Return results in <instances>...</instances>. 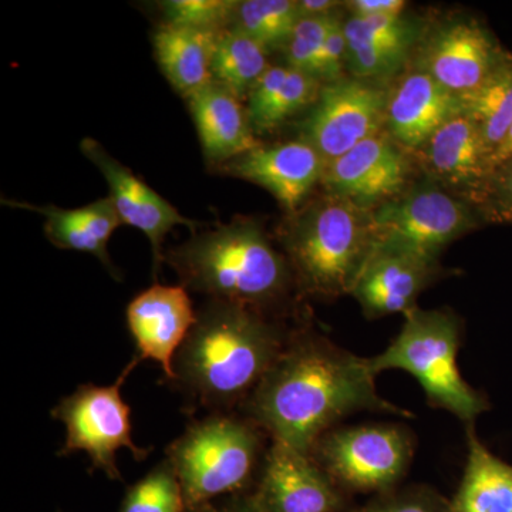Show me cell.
Returning <instances> with one entry per match:
<instances>
[{
    "mask_svg": "<svg viewBox=\"0 0 512 512\" xmlns=\"http://www.w3.org/2000/svg\"><path fill=\"white\" fill-rule=\"evenodd\" d=\"M326 163L318 151L296 140L275 146L255 147L228 163L221 173L265 188L289 214L301 210L313 187L322 181Z\"/></svg>",
    "mask_w": 512,
    "mask_h": 512,
    "instance_id": "obj_16",
    "label": "cell"
},
{
    "mask_svg": "<svg viewBox=\"0 0 512 512\" xmlns=\"http://www.w3.org/2000/svg\"><path fill=\"white\" fill-rule=\"evenodd\" d=\"M268 313L210 301L175 355L173 383L215 413L242 406L291 339Z\"/></svg>",
    "mask_w": 512,
    "mask_h": 512,
    "instance_id": "obj_2",
    "label": "cell"
},
{
    "mask_svg": "<svg viewBox=\"0 0 512 512\" xmlns=\"http://www.w3.org/2000/svg\"><path fill=\"white\" fill-rule=\"evenodd\" d=\"M339 23L338 13L299 19L284 47L286 66L315 77L320 50Z\"/></svg>",
    "mask_w": 512,
    "mask_h": 512,
    "instance_id": "obj_31",
    "label": "cell"
},
{
    "mask_svg": "<svg viewBox=\"0 0 512 512\" xmlns=\"http://www.w3.org/2000/svg\"><path fill=\"white\" fill-rule=\"evenodd\" d=\"M461 114L460 97L414 67L387 96V134L402 148L417 151L446 121Z\"/></svg>",
    "mask_w": 512,
    "mask_h": 512,
    "instance_id": "obj_18",
    "label": "cell"
},
{
    "mask_svg": "<svg viewBox=\"0 0 512 512\" xmlns=\"http://www.w3.org/2000/svg\"><path fill=\"white\" fill-rule=\"evenodd\" d=\"M356 16H403V0H355L349 3Z\"/></svg>",
    "mask_w": 512,
    "mask_h": 512,
    "instance_id": "obj_35",
    "label": "cell"
},
{
    "mask_svg": "<svg viewBox=\"0 0 512 512\" xmlns=\"http://www.w3.org/2000/svg\"><path fill=\"white\" fill-rule=\"evenodd\" d=\"M510 55L473 19L453 20L434 30L421 46L417 69L457 97L483 86Z\"/></svg>",
    "mask_w": 512,
    "mask_h": 512,
    "instance_id": "obj_12",
    "label": "cell"
},
{
    "mask_svg": "<svg viewBox=\"0 0 512 512\" xmlns=\"http://www.w3.org/2000/svg\"><path fill=\"white\" fill-rule=\"evenodd\" d=\"M416 441L399 423L335 427L313 447L315 458L346 494L377 495L402 485Z\"/></svg>",
    "mask_w": 512,
    "mask_h": 512,
    "instance_id": "obj_7",
    "label": "cell"
},
{
    "mask_svg": "<svg viewBox=\"0 0 512 512\" xmlns=\"http://www.w3.org/2000/svg\"><path fill=\"white\" fill-rule=\"evenodd\" d=\"M119 512H188L183 487L167 458L127 488Z\"/></svg>",
    "mask_w": 512,
    "mask_h": 512,
    "instance_id": "obj_28",
    "label": "cell"
},
{
    "mask_svg": "<svg viewBox=\"0 0 512 512\" xmlns=\"http://www.w3.org/2000/svg\"><path fill=\"white\" fill-rule=\"evenodd\" d=\"M158 5L167 25L222 32L231 25L238 2L237 0H167Z\"/></svg>",
    "mask_w": 512,
    "mask_h": 512,
    "instance_id": "obj_30",
    "label": "cell"
},
{
    "mask_svg": "<svg viewBox=\"0 0 512 512\" xmlns=\"http://www.w3.org/2000/svg\"><path fill=\"white\" fill-rule=\"evenodd\" d=\"M164 262L188 291L268 315L295 286L285 255L272 245L258 221L249 218L192 234L184 244L165 252Z\"/></svg>",
    "mask_w": 512,
    "mask_h": 512,
    "instance_id": "obj_3",
    "label": "cell"
},
{
    "mask_svg": "<svg viewBox=\"0 0 512 512\" xmlns=\"http://www.w3.org/2000/svg\"><path fill=\"white\" fill-rule=\"evenodd\" d=\"M268 49L234 28L222 30L212 60L214 80L244 100L269 69Z\"/></svg>",
    "mask_w": 512,
    "mask_h": 512,
    "instance_id": "obj_26",
    "label": "cell"
},
{
    "mask_svg": "<svg viewBox=\"0 0 512 512\" xmlns=\"http://www.w3.org/2000/svg\"><path fill=\"white\" fill-rule=\"evenodd\" d=\"M439 187H420L370 214L375 252L439 264L441 251L474 225L473 212ZM373 252V254H375Z\"/></svg>",
    "mask_w": 512,
    "mask_h": 512,
    "instance_id": "obj_9",
    "label": "cell"
},
{
    "mask_svg": "<svg viewBox=\"0 0 512 512\" xmlns=\"http://www.w3.org/2000/svg\"><path fill=\"white\" fill-rule=\"evenodd\" d=\"M439 264L412 256L375 252L353 289L367 318L412 312L421 292L436 279Z\"/></svg>",
    "mask_w": 512,
    "mask_h": 512,
    "instance_id": "obj_19",
    "label": "cell"
},
{
    "mask_svg": "<svg viewBox=\"0 0 512 512\" xmlns=\"http://www.w3.org/2000/svg\"><path fill=\"white\" fill-rule=\"evenodd\" d=\"M508 160H512V124L500 148L495 151L493 161H491L493 163V170L497 165L503 164Z\"/></svg>",
    "mask_w": 512,
    "mask_h": 512,
    "instance_id": "obj_38",
    "label": "cell"
},
{
    "mask_svg": "<svg viewBox=\"0 0 512 512\" xmlns=\"http://www.w3.org/2000/svg\"><path fill=\"white\" fill-rule=\"evenodd\" d=\"M298 20V5L291 0H245L238 2L229 28L245 33L271 52L285 47Z\"/></svg>",
    "mask_w": 512,
    "mask_h": 512,
    "instance_id": "obj_27",
    "label": "cell"
},
{
    "mask_svg": "<svg viewBox=\"0 0 512 512\" xmlns=\"http://www.w3.org/2000/svg\"><path fill=\"white\" fill-rule=\"evenodd\" d=\"M375 382L367 357L299 328L241 409L271 441L311 454L320 437L353 414L413 419L380 396Z\"/></svg>",
    "mask_w": 512,
    "mask_h": 512,
    "instance_id": "obj_1",
    "label": "cell"
},
{
    "mask_svg": "<svg viewBox=\"0 0 512 512\" xmlns=\"http://www.w3.org/2000/svg\"><path fill=\"white\" fill-rule=\"evenodd\" d=\"M431 177L481 204L493 174L491 154L480 128L464 114L446 121L419 148Z\"/></svg>",
    "mask_w": 512,
    "mask_h": 512,
    "instance_id": "obj_17",
    "label": "cell"
},
{
    "mask_svg": "<svg viewBox=\"0 0 512 512\" xmlns=\"http://www.w3.org/2000/svg\"><path fill=\"white\" fill-rule=\"evenodd\" d=\"M396 338L382 353L367 357L377 377L402 370L420 383L434 409L453 414L467 426L487 412V399L468 384L457 365L463 342V322L450 309L414 308Z\"/></svg>",
    "mask_w": 512,
    "mask_h": 512,
    "instance_id": "obj_6",
    "label": "cell"
},
{
    "mask_svg": "<svg viewBox=\"0 0 512 512\" xmlns=\"http://www.w3.org/2000/svg\"><path fill=\"white\" fill-rule=\"evenodd\" d=\"M138 363L140 359L134 356L110 386L82 384L60 400L52 410L53 419L62 421L67 433L59 456L83 451L92 460L93 470L120 481L123 477L116 460L120 448H128L136 461L146 460L151 448L134 443L131 409L121 396V387Z\"/></svg>",
    "mask_w": 512,
    "mask_h": 512,
    "instance_id": "obj_8",
    "label": "cell"
},
{
    "mask_svg": "<svg viewBox=\"0 0 512 512\" xmlns=\"http://www.w3.org/2000/svg\"><path fill=\"white\" fill-rule=\"evenodd\" d=\"M194 512H262L261 508L252 500L251 494L232 495L224 501H215L204 505Z\"/></svg>",
    "mask_w": 512,
    "mask_h": 512,
    "instance_id": "obj_36",
    "label": "cell"
},
{
    "mask_svg": "<svg viewBox=\"0 0 512 512\" xmlns=\"http://www.w3.org/2000/svg\"><path fill=\"white\" fill-rule=\"evenodd\" d=\"M296 5H298L299 19H301L333 15L342 3L335 0H299Z\"/></svg>",
    "mask_w": 512,
    "mask_h": 512,
    "instance_id": "obj_37",
    "label": "cell"
},
{
    "mask_svg": "<svg viewBox=\"0 0 512 512\" xmlns=\"http://www.w3.org/2000/svg\"><path fill=\"white\" fill-rule=\"evenodd\" d=\"M481 205L491 220L512 224V160L494 168Z\"/></svg>",
    "mask_w": 512,
    "mask_h": 512,
    "instance_id": "obj_33",
    "label": "cell"
},
{
    "mask_svg": "<svg viewBox=\"0 0 512 512\" xmlns=\"http://www.w3.org/2000/svg\"><path fill=\"white\" fill-rule=\"evenodd\" d=\"M188 289L183 285H153L128 303V330L136 343V356L153 360L173 382L175 355L197 322Z\"/></svg>",
    "mask_w": 512,
    "mask_h": 512,
    "instance_id": "obj_15",
    "label": "cell"
},
{
    "mask_svg": "<svg viewBox=\"0 0 512 512\" xmlns=\"http://www.w3.org/2000/svg\"><path fill=\"white\" fill-rule=\"evenodd\" d=\"M407 175L409 163L402 147L382 131L326 164L320 183L328 194L369 210L402 195Z\"/></svg>",
    "mask_w": 512,
    "mask_h": 512,
    "instance_id": "obj_14",
    "label": "cell"
},
{
    "mask_svg": "<svg viewBox=\"0 0 512 512\" xmlns=\"http://www.w3.org/2000/svg\"><path fill=\"white\" fill-rule=\"evenodd\" d=\"M460 103L461 114L480 128L493 161L512 124V56L476 92L460 97Z\"/></svg>",
    "mask_w": 512,
    "mask_h": 512,
    "instance_id": "obj_25",
    "label": "cell"
},
{
    "mask_svg": "<svg viewBox=\"0 0 512 512\" xmlns=\"http://www.w3.org/2000/svg\"><path fill=\"white\" fill-rule=\"evenodd\" d=\"M389 90L365 80L339 79L320 89L311 114L303 121L301 138L326 164L386 127Z\"/></svg>",
    "mask_w": 512,
    "mask_h": 512,
    "instance_id": "obj_10",
    "label": "cell"
},
{
    "mask_svg": "<svg viewBox=\"0 0 512 512\" xmlns=\"http://www.w3.org/2000/svg\"><path fill=\"white\" fill-rule=\"evenodd\" d=\"M2 204L43 215L46 238L56 248L93 255L117 278L107 245L123 222L110 197L70 210L56 205H35L16 200H2Z\"/></svg>",
    "mask_w": 512,
    "mask_h": 512,
    "instance_id": "obj_21",
    "label": "cell"
},
{
    "mask_svg": "<svg viewBox=\"0 0 512 512\" xmlns=\"http://www.w3.org/2000/svg\"><path fill=\"white\" fill-rule=\"evenodd\" d=\"M80 150L103 174L109 185L110 200L121 222L143 232L150 241L153 248V275L156 278L164 262L165 237L180 225L190 228L192 234H197L198 222L184 217L130 168L107 153L99 141L84 138L80 143Z\"/></svg>",
    "mask_w": 512,
    "mask_h": 512,
    "instance_id": "obj_13",
    "label": "cell"
},
{
    "mask_svg": "<svg viewBox=\"0 0 512 512\" xmlns=\"http://www.w3.org/2000/svg\"><path fill=\"white\" fill-rule=\"evenodd\" d=\"M345 64H348V42H346L342 22L332 30L320 50L315 77L320 82H336L342 79Z\"/></svg>",
    "mask_w": 512,
    "mask_h": 512,
    "instance_id": "obj_34",
    "label": "cell"
},
{
    "mask_svg": "<svg viewBox=\"0 0 512 512\" xmlns=\"http://www.w3.org/2000/svg\"><path fill=\"white\" fill-rule=\"evenodd\" d=\"M187 101L208 163L220 167L259 146L247 109L227 87L214 80Z\"/></svg>",
    "mask_w": 512,
    "mask_h": 512,
    "instance_id": "obj_20",
    "label": "cell"
},
{
    "mask_svg": "<svg viewBox=\"0 0 512 512\" xmlns=\"http://www.w3.org/2000/svg\"><path fill=\"white\" fill-rule=\"evenodd\" d=\"M220 33L167 23L157 29L154 56L165 79L184 99L214 82L212 60Z\"/></svg>",
    "mask_w": 512,
    "mask_h": 512,
    "instance_id": "obj_22",
    "label": "cell"
},
{
    "mask_svg": "<svg viewBox=\"0 0 512 512\" xmlns=\"http://www.w3.org/2000/svg\"><path fill=\"white\" fill-rule=\"evenodd\" d=\"M467 451L451 511L512 512V466L481 443L474 426H467Z\"/></svg>",
    "mask_w": 512,
    "mask_h": 512,
    "instance_id": "obj_23",
    "label": "cell"
},
{
    "mask_svg": "<svg viewBox=\"0 0 512 512\" xmlns=\"http://www.w3.org/2000/svg\"><path fill=\"white\" fill-rule=\"evenodd\" d=\"M265 431L247 416L214 413L194 421L168 446L187 511L220 497L251 493L265 457Z\"/></svg>",
    "mask_w": 512,
    "mask_h": 512,
    "instance_id": "obj_5",
    "label": "cell"
},
{
    "mask_svg": "<svg viewBox=\"0 0 512 512\" xmlns=\"http://www.w3.org/2000/svg\"><path fill=\"white\" fill-rule=\"evenodd\" d=\"M370 214L328 194L291 215L281 244L298 292L323 301L353 292L375 252Z\"/></svg>",
    "mask_w": 512,
    "mask_h": 512,
    "instance_id": "obj_4",
    "label": "cell"
},
{
    "mask_svg": "<svg viewBox=\"0 0 512 512\" xmlns=\"http://www.w3.org/2000/svg\"><path fill=\"white\" fill-rule=\"evenodd\" d=\"M262 512H348L343 493L311 454L278 441L266 448L251 493Z\"/></svg>",
    "mask_w": 512,
    "mask_h": 512,
    "instance_id": "obj_11",
    "label": "cell"
},
{
    "mask_svg": "<svg viewBox=\"0 0 512 512\" xmlns=\"http://www.w3.org/2000/svg\"><path fill=\"white\" fill-rule=\"evenodd\" d=\"M349 512H453L450 498L423 484L400 485L373 495L366 504Z\"/></svg>",
    "mask_w": 512,
    "mask_h": 512,
    "instance_id": "obj_32",
    "label": "cell"
},
{
    "mask_svg": "<svg viewBox=\"0 0 512 512\" xmlns=\"http://www.w3.org/2000/svg\"><path fill=\"white\" fill-rule=\"evenodd\" d=\"M322 82L288 66H269L248 96L255 133H268L318 100Z\"/></svg>",
    "mask_w": 512,
    "mask_h": 512,
    "instance_id": "obj_24",
    "label": "cell"
},
{
    "mask_svg": "<svg viewBox=\"0 0 512 512\" xmlns=\"http://www.w3.org/2000/svg\"><path fill=\"white\" fill-rule=\"evenodd\" d=\"M346 40L370 43L409 55L417 40V26L404 16H356L343 22Z\"/></svg>",
    "mask_w": 512,
    "mask_h": 512,
    "instance_id": "obj_29",
    "label": "cell"
}]
</instances>
